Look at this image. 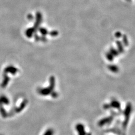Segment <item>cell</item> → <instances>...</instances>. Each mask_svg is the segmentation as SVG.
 Wrapping results in <instances>:
<instances>
[{
  "instance_id": "6da1fadb",
  "label": "cell",
  "mask_w": 135,
  "mask_h": 135,
  "mask_svg": "<svg viewBox=\"0 0 135 135\" xmlns=\"http://www.w3.org/2000/svg\"><path fill=\"white\" fill-rule=\"evenodd\" d=\"M131 111H132V108H131V106L130 104H128L126 108V109L125 110L124 112V116H125V118H124V120L122 124V126L123 128L125 129L128 124V123L129 122V119H130V117L131 115Z\"/></svg>"
},
{
  "instance_id": "7a4b0ae2",
  "label": "cell",
  "mask_w": 135,
  "mask_h": 135,
  "mask_svg": "<svg viewBox=\"0 0 135 135\" xmlns=\"http://www.w3.org/2000/svg\"><path fill=\"white\" fill-rule=\"evenodd\" d=\"M113 120L114 117L113 116H109L99 120L97 123V125L100 127H102L106 125L111 124L113 122Z\"/></svg>"
},
{
  "instance_id": "3957f363",
  "label": "cell",
  "mask_w": 135,
  "mask_h": 135,
  "mask_svg": "<svg viewBox=\"0 0 135 135\" xmlns=\"http://www.w3.org/2000/svg\"><path fill=\"white\" fill-rule=\"evenodd\" d=\"M75 129L78 135H87L85 127L84 124L79 123L76 125Z\"/></svg>"
},
{
  "instance_id": "277c9868",
  "label": "cell",
  "mask_w": 135,
  "mask_h": 135,
  "mask_svg": "<svg viewBox=\"0 0 135 135\" xmlns=\"http://www.w3.org/2000/svg\"><path fill=\"white\" fill-rule=\"evenodd\" d=\"M10 104V100L9 98L5 95L0 96V105H8Z\"/></svg>"
},
{
  "instance_id": "5b68a950",
  "label": "cell",
  "mask_w": 135,
  "mask_h": 135,
  "mask_svg": "<svg viewBox=\"0 0 135 135\" xmlns=\"http://www.w3.org/2000/svg\"><path fill=\"white\" fill-rule=\"evenodd\" d=\"M4 72H5V74H7L8 73H10V74L14 75L17 72V70L14 67H13L12 66H8L6 68Z\"/></svg>"
},
{
  "instance_id": "8992f818",
  "label": "cell",
  "mask_w": 135,
  "mask_h": 135,
  "mask_svg": "<svg viewBox=\"0 0 135 135\" xmlns=\"http://www.w3.org/2000/svg\"><path fill=\"white\" fill-rule=\"evenodd\" d=\"M27 103H28V101L27 100H24L23 102L21 104L20 106L19 107L16 108V109L15 110V113H20L21 112H22L24 109V108L26 107Z\"/></svg>"
},
{
  "instance_id": "52a82bcc",
  "label": "cell",
  "mask_w": 135,
  "mask_h": 135,
  "mask_svg": "<svg viewBox=\"0 0 135 135\" xmlns=\"http://www.w3.org/2000/svg\"><path fill=\"white\" fill-rule=\"evenodd\" d=\"M4 105H0V113L3 118H7L8 116V113L3 107Z\"/></svg>"
},
{
  "instance_id": "ba28073f",
  "label": "cell",
  "mask_w": 135,
  "mask_h": 135,
  "mask_svg": "<svg viewBox=\"0 0 135 135\" xmlns=\"http://www.w3.org/2000/svg\"><path fill=\"white\" fill-rule=\"evenodd\" d=\"M9 81H10V78L8 77V76L7 75L5 74L4 75V80H3V83L2 84V87L3 88H5L7 86V85L8 84Z\"/></svg>"
},
{
  "instance_id": "9c48e42d",
  "label": "cell",
  "mask_w": 135,
  "mask_h": 135,
  "mask_svg": "<svg viewBox=\"0 0 135 135\" xmlns=\"http://www.w3.org/2000/svg\"><path fill=\"white\" fill-rule=\"evenodd\" d=\"M55 133L54 130L53 128H50L47 129L44 133L43 135H54Z\"/></svg>"
},
{
  "instance_id": "30bf717a",
  "label": "cell",
  "mask_w": 135,
  "mask_h": 135,
  "mask_svg": "<svg viewBox=\"0 0 135 135\" xmlns=\"http://www.w3.org/2000/svg\"><path fill=\"white\" fill-rule=\"evenodd\" d=\"M112 107L114 108H116V109H119L120 107V104L116 102V101H114V102H113L111 105Z\"/></svg>"
},
{
  "instance_id": "8fae6325",
  "label": "cell",
  "mask_w": 135,
  "mask_h": 135,
  "mask_svg": "<svg viewBox=\"0 0 135 135\" xmlns=\"http://www.w3.org/2000/svg\"><path fill=\"white\" fill-rule=\"evenodd\" d=\"M87 135H92V134L90 133H89L87 134Z\"/></svg>"
},
{
  "instance_id": "7c38bea8",
  "label": "cell",
  "mask_w": 135,
  "mask_h": 135,
  "mask_svg": "<svg viewBox=\"0 0 135 135\" xmlns=\"http://www.w3.org/2000/svg\"><path fill=\"white\" fill-rule=\"evenodd\" d=\"M0 135H4L3 134H0Z\"/></svg>"
}]
</instances>
